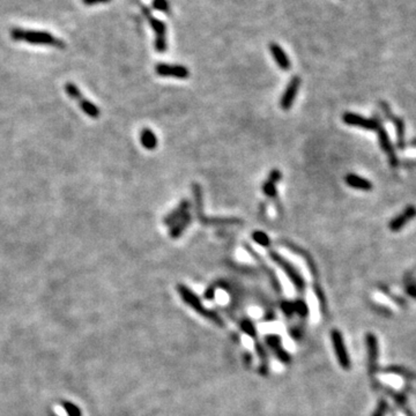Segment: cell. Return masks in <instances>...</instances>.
I'll list each match as a JSON object with an SVG mask.
<instances>
[{
	"label": "cell",
	"instance_id": "7402d4cb",
	"mask_svg": "<svg viewBox=\"0 0 416 416\" xmlns=\"http://www.w3.org/2000/svg\"><path fill=\"white\" fill-rule=\"evenodd\" d=\"M251 237L253 241L257 243V244L263 246V248L269 249L271 248V245H272V239H271V237L266 234V232H264L262 230H255L252 232Z\"/></svg>",
	"mask_w": 416,
	"mask_h": 416
},
{
	"label": "cell",
	"instance_id": "f1b7e54d",
	"mask_svg": "<svg viewBox=\"0 0 416 416\" xmlns=\"http://www.w3.org/2000/svg\"><path fill=\"white\" fill-rule=\"evenodd\" d=\"M267 179L274 183V184H277V183H280V181L282 179V172L278 170V169H273V170H271Z\"/></svg>",
	"mask_w": 416,
	"mask_h": 416
},
{
	"label": "cell",
	"instance_id": "8992f818",
	"mask_svg": "<svg viewBox=\"0 0 416 416\" xmlns=\"http://www.w3.org/2000/svg\"><path fill=\"white\" fill-rule=\"evenodd\" d=\"M155 72L158 76L163 77H175V79L185 80L190 76V70L188 68L183 65H174L160 63L155 66Z\"/></svg>",
	"mask_w": 416,
	"mask_h": 416
},
{
	"label": "cell",
	"instance_id": "7c38bea8",
	"mask_svg": "<svg viewBox=\"0 0 416 416\" xmlns=\"http://www.w3.org/2000/svg\"><path fill=\"white\" fill-rule=\"evenodd\" d=\"M190 207H191V202L188 199H183L182 202L179 203V205L176 207L175 209H172L170 213L164 217L163 223L168 225V227H172L176 222H178L182 217H184L186 213H189Z\"/></svg>",
	"mask_w": 416,
	"mask_h": 416
},
{
	"label": "cell",
	"instance_id": "9a60e30c",
	"mask_svg": "<svg viewBox=\"0 0 416 416\" xmlns=\"http://www.w3.org/2000/svg\"><path fill=\"white\" fill-rule=\"evenodd\" d=\"M345 182L352 189L362 190V191H370V190H372L371 182L356 174H347L346 177H345Z\"/></svg>",
	"mask_w": 416,
	"mask_h": 416
},
{
	"label": "cell",
	"instance_id": "e0dca14e",
	"mask_svg": "<svg viewBox=\"0 0 416 416\" xmlns=\"http://www.w3.org/2000/svg\"><path fill=\"white\" fill-rule=\"evenodd\" d=\"M192 222V215L191 213H186V215L184 217H182L181 220L178 222H176V223L171 227V230H170V237L171 238H178L181 237V236L184 234V231L186 230L190 227V224H191Z\"/></svg>",
	"mask_w": 416,
	"mask_h": 416
},
{
	"label": "cell",
	"instance_id": "44dd1931",
	"mask_svg": "<svg viewBox=\"0 0 416 416\" xmlns=\"http://www.w3.org/2000/svg\"><path fill=\"white\" fill-rule=\"evenodd\" d=\"M366 345H368V350H369L370 366H371V369L373 371V369H375V364H376V358H377V340L372 334H368V336H366Z\"/></svg>",
	"mask_w": 416,
	"mask_h": 416
},
{
	"label": "cell",
	"instance_id": "1f68e13d",
	"mask_svg": "<svg viewBox=\"0 0 416 416\" xmlns=\"http://www.w3.org/2000/svg\"><path fill=\"white\" fill-rule=\"evenodd\" d=\"M109 1H110V0H82V2L87 6L97 5V3H105V2H109Z\"/></svg>",
	"mask_w": 416,
	"mask_h": 416
},
{
	"label": "cell",
	"instance_id": "cb8c5ba5",
	"mask_svg": "<svg viewBox=\"0 0 416 416\" xmlns=\"http://www.w3.org/2000/svg\"><path fill=\"white\" fill-rule=\"evenodd\" d=\"M241 329L243 332H244L245 334H248L249 337L256 338L257 331L251 320H243V322L241 323Z\"/></svg>",
	"mask_w": 416,
	"mask_h": 416
},
{
	"label": "cell",
	"instance_id": "30bf717a",
	"mask_svg": "<svg viewBox=\"0 0 416 416\" xmlns=\"http://www.w3.org/2000/svg\"><path fill=\"white\" fill-rule=\"evenodd\" d=\"M265 341L266 344L273 349L274 354L280 359V362L284 363V364H289V363H290L291 356L283 347H282L280 337L276 336V334H270V336L265 337Z\"/></svg>",
	"mask_w": 416,
	"mask_h": 416
},
{
	"label": "cell",
	"instance_id": "8fae6325",
	"mask_svg": "<svg viewBox=\"0 0 416 416\" xmlns=\"http://www.w3.org/2000/svg\"><path fill=\"white\" fill-rule=\"evenodd\" d=\"M377 132H378L380 146H382L383 150L385 151V153L387 154V156H389L391 165H392L393 168H397L398 164H399V161H398L396 151H394V148H393L392 143H391V141H390L389 135H387L385 129H384L382 125L379 126L378 130H377Z\"/></svg>",
	"mask_w": 416,
	"mask_h": 416
},
{
	"label": "cell",
	"instance_id": "5b68a950",
	"mask_svg": "<svg viewBox=\"0 0 416 416\" xmlns=\"http://www.w3.org/2000/svg\"><path fill=\"white\" fill-rule=\"evenodd\" d=\"M142 12L149 21L151 28L155 33V50L157 52H165L168 50V41H167V27L162 21L155 19L151 16L149 10L146 7H142Z\"/></svg>",
	"mask_w": 416,
	"mask_h": 416
},
{
	"label": "cell",
	"instance_id": "f546056e",
	"mask_svg": "<svg viewBox=\"0 0 416 416\" xmlns=\"http://www.w3.org/2000/svg\"><path fill=\"white\" fill-rule=\"evenodd\" d=\"M255 347H256V351H257V354H258L259 358L262 359L263 363H265L266 362V358H267V354H266L265 349H264V347L262 346V345L258 344V343H256Z\"/></svg>",
	"mask_w": 416,
	"mask_h": 416
},
{
	"label": "cell",
	"instance_id": "ba28073f",
	"mask_svg": "<svg viewBox=\"0 0 416 416\" xmlns=\"http://www.w3.org/2000/svg\"><path fill=\"white\" fill-rule=\"evenodd\" d=\"M343 121L345 124L347 125L357 126V128L369 130V131H377L379 126L382 125L377 119H369L357 114H352V112H346V114H344Z\"/></svg>",
	"mask_w": 416,
	"mask_h": 416
},
{
	"label": "cell",
	"instance_id": "5bb4252c",
	"mask_svg": "<svg viewBox=\"0 0 416 416\" xmlns=\"http://www.w3.org/2000/svg\"><path fill=\"white\" fill-rule=\"evenodd\" d=\"M270 50H271V54H272L274 61H276L278 68H280L282 70L290 69V68H291L290 59L288 58L287 54H285V52L283 51V49H282L280 45L277 44V43H271L270 44Z\"/></svg>",
	"mask_w": 416,
	"mask_h": 416
},
{
	"label": "cell",
	"instance_id": "2e32d148",
	"mask_svg": "<svg viewBox=\"0 0 416 416\" xmlns=\"http://www.w3.org/2000/svg\"><path fill=\"white\" fill-rule=\"evenodd\" d=\"M192 192L195 197V206H196V213L197 217L200 221V223L205 224L206 218L204 216V198H203V191L199 184L193 183L192 184Z\"/></svg>",
	"mask_w": 416,
	"mask_h": 416
},
{
	"label": "cell",
	"instance_id": "484cf974",
	"mask_svg": "<svg viewBox=\"0 0 416 416\" xmlns=\"http://www.w3.org/2000/svg\"><path fill=\"white\" fill-rule=\"evenodd\" d=\"M294 306H295V312L298 313V315L303 317V318L308 316V313H309L308 305H306V303L303 301V299H297V301L294 302Z\"/></svg>",
	"mask_w": 416,
	"mask_h": 416
},
{
	"label": "cell",
	"instance_id": "4fadbf2b",
	"mask_svg": "<svg viewBox=\"0 0 416 416\" xmlns=\"http://www.w3.org/2000/svg\"><path fill=\"white\" fill-rule=\"evenodd\" d=\"M415 216H416V207L408 206L405 208L403 213H401L400 215H397V216L390 222L389 227L393 232H397V231H399L401 228H404L405 225H406L408 222H410L412 218H414Z\"/></svg>",
	"mask_w": 416,
	"mask_h": 416
},
{
	"label": "cell",
	"instance_id": "d6986e66",
	"mask_svg": "<svg viewBox=\"0 0 416 416\" xmlns=\"http://www.w3.org/2000/svg\"><path fill=\"white\" fill-rule=\"evenodd\" d=\"M263 192H264V195L267 197V198L273 200L274 204H276L277 208L278 209V211L282 213V207H281L280 200H278V193H277V184H274V183L269 181V179H266V181L264 182V184H263Z\"/></svg>",
	"mask_w": 416,
	"mask_h": 416
},
{
	"label": "cell",
	"instance_id": "d4e9b609",
	"mask_svg": "<svg viewBox=\"0 0 416 416\" xmlns=\"http://www.w3.org/2000/svg\"><path fill=\"white\" fill-rule=\"evenodd\" d=\"M62 405L69 416H81V411L76 405L70 403V401H63Z\"/></svg>",
	"mask_w": 416,
	"mask_h": 416
},
{
	"label": "cell",
	"instance_id": "9c48e42d",
	"mask_svg": "<svg viewBox=\"0 0 416 416\" xmlns=\"http://www.w3.org/2000/svg\"><path fill=\"white\" fill-rule=\"evenodd\" d=\"M331 339H332L334 350H336L337 358L340 365L345 369H348L350 366V361H349V356L347 354V349L346 346H345L343 336H341V333L338 330H332L331 331Z\"/></svg>",
	"mask_w": 416,
	"mask_h": 416
},
{
	"label": "cell",
	"instance_id": "603a6c76",
	"mask_svg": "<svg viewBox=\"0 0 416 416\" xmlns=\"http://www.w3.org/2000/svg\"><path fill=\"white\" fill-rule=\"evenodd\" d=\"M390 117L393 119V124L396 126V130H397V137H398V140H399V147L401 149H404L405 147V131H404V123L401 121L400 118H397V117H393V116L390 115Z\"/></svg>",
	"mask_w": 416,
	"mask_h": 416
},
{
	"label": "cell",
	"instance_id": "52a82bcc",
	"mask_svg": "<svg viewBox=\"0 0 416 416\" xmlns=\"http://www.w3.org/2000/svg\"><path fill=\"white\" fill-rule=\"evenodd\" d=\"M301 83H302L301 77L297 76V75L292 76L290 81H289L288 86L285 87V89L283 91V94H282L281 100H280V105L284 111L290 110L292 104H294L295 98L297 97V94H298L299 87H301Z\"/></svg>",
	"mask_w": 416,
	"mask_h": 416
},
{
	"label": "cell",
	"instance_id": "7a4b0ae2",
	"mask_svg": "<svg viewBox=\"0 0 416 416\" xmlns=\"http://www.w3.org/2000/svg\"><path fill=\"white\" fill-rule=\"evenodd\" d=\"M177 290L179 292V296H181V298L184 301V303H186L190 308L195 310L196 312H198L199 315H202L207 318L208 320H210V322H213L216 324L218 326H223L224 325V322L223 319L221 318L220 316L217 315L215 311H211V310H208L206 309L205 306L203 305L202 301H200V298L197 296V294H195L191 289L189 287H186L185 284H178L177 285Z\"/></svg>",
	"mask_w": 416,
	"mask_h": 416
},
{
	"label": "cell",
	"instance_id": "3957f363",
	"mask_svg": "<svg viewBox=\"0 0 416 416\" xmlns=\"http://www.w3.org/2000/svg\"><path fill=\"white\" fill-rule=\"evenodd\" d=\"M269 255L270 258L283 271V273L287 276L289 280H290L296 290H297L299 294H303L306 289V282L304 278H303L302 274L298 272V270L296 269L290 262H288L284 257H282L280 253L274 251V250H270Z\"/></svg>",
	"mask_w": 416,
	"mask_h": 416
},
{
	"label": "cell",
	"instance_id": "277c9868",
	"mask_svg": "<svg viewBox=\"0 0 416 416\" xmlns=\"http://www.w3.org/2000/svg\"><path fill=\"white\" fill-rule=\"evenodd\" d=\"M64 89L66 91V94L69 95V97H70L73 101L76 102L81 110H82L84 114L88 116V117L94 118V119L100 117L101 116L100 108H98L96 104H94L93 102L88 100V98L84 97L82 93H81V90L76 87V84H74L73 82H68V83H65Z\"/></svg>",
	"mask_w": 416,
	"mask_h": 416
},
{
	"label": "cell",
	"instance_id": "ffe728a7",
	"mask_svg": "<svg viewBox=\"0 0 416 416\" xmlns=\"http://www.w3.org/2000/svg\"><path fill=\"white\" fill-rule=\"evenodd\" d=\"M244 248H245V250H246V251H248L249 253H251V255L253 256V258H256L257 262H260V264H262V265L264 266V270L266 271L267 274H270L271 280H272V282H273L274 288H276L277 290L280 291V290H281V288H280V283H278L277 278L276 277V276H274L273 271H271V270H270V267H269V269H267V266L265 265V263L263 262V258H262V257H260V255H258V253H257V252L255 251V249H253L252 246H250L249 244H246V243H244Z\"/></svg>",
	"mask_w": 416,
	"mask_h": 416
},
{
	"label": "cell",
	"instance_id": "d6a6232c",
	"mask_svg": "<svg viewBox=\"0 0 416 416\" xmlns=\"http://www.w3.org/2000/svg\"><path fill=\"white\" fill-rule=\"evenodd\" d=\"M50 416H57V415H55V414H50Z\"/></svg>",
	"mask_w": 416,
	"mask_h": 416
},
{
	"label": "cell",
	"instance_id": "6da1fadb",
	"mask_svg": "<svg viewBox=\"0 0 416 416\" xmlns=\"http://www.w3.org/2000/svg\"><path fill=\"white\" fill-rule=\"evenodd\" d=\"M10 36L16 42H26L34 45H47V47L56 49H65L66 44L58 37L54 36L47 31L26 30L21 28H14L10 31Z\"/></svg>",
	"mask_w": 416,
	"mask_h": 416
},
{
	"label": "cell",
	"instance_id": "4dcf8cb0",
	"mask_svg": "<svg viewBox=\"0 0 416 416\" xmlns=\"http://www.w3.org/2000/svg\"><path fill=\"white\" fill-rule=\"evenodd\" d=\"M387 410V405L385 401H380L378 407H377V410L375 413H373V416H383L384 413H385Z\"/></svg>",
	"mask_w": 416,
	"mask_h": 416
},
{
	"label": "cell",
	"instance_id": "ac0fdd59",
	"mask_svg": "<svg viewBox=\"0 0 416 416\" xmlns=\"http://www.w3.org/2000/svg\"><path fill=\"white\" fill-rule=\"evenodd\" d=\"M140 142L147 150H154L158 144L157 137L150 129L147 128H144L140 133Z\"/></svg>",
	"mask_w": 416,
	"mask_h": 416
},
{
	"label": "cell",
	"instance_id": "4316f807",
	"mask_svg": "<svg viewBox=\"0 0 416 416\" xmlns=\"http://www.w3.org/2000/svg\"><path fill=\"white\" fill-rule=\"evenodd\" d=\"M153 7L163 13H170V5H169L168 0H153Z\"/></svg>",
	"mask_w": 416,
	"mask_h": 416
},
{
	"label": "cell",
	"instance_id": "83f0119b",
	"mask_svg": "<svg viewBox=\"0 0 416 416\" xmlns=\"http://www.w3.org/2000/svg\"><path fill=\"white\" fill-rule=\"evenodd\" d=\"M281 308H282V311L284 312V315L288 317H291L295 313L294 302H282Z\"/></svg>",
	"mask_w": 416,
	"mask_h": 416
}]
</instances>
